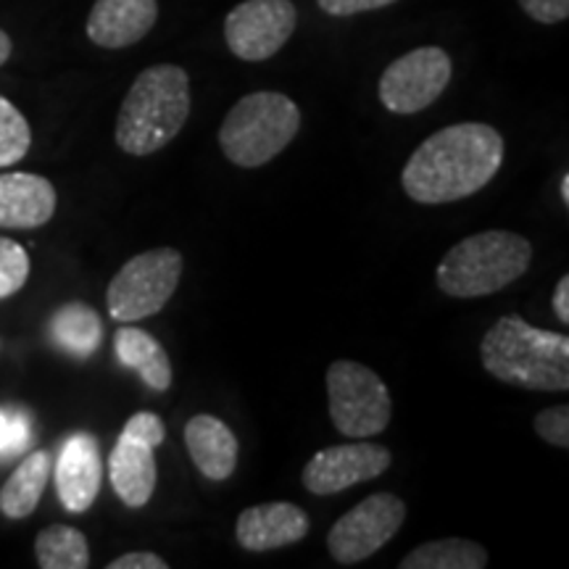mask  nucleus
<instances>
[{"label":"nucleus","instance_id":"obj_1","mask_svg":"<svg viewBox=\"0 0 569 569\" xmlns=\"http://www.w3.org/2000/svg\"><path fill=\"white\" fill-rule=\"evenodd\" d=\"M503 163V138L490 124L461 122L430 134L401 172L403 193L425 206L480 193Z\"/></svg>","mask_w":569,"mask_h":569},{"label":"nucleus","instance_id":"obj_2","mask_svg":"<svg viewBox=\"0 0 569 569\" xmlns=\"http://www.w3.org/2000/svg\"><path fill=\"white\" fill-rule=\"evenodd\" d=\"M480 361L507 386L561 393L569 388V338L507 315L482 336Z\"/></svg>","mask_w":569,"mask_h":569},{"label":"nucleus","instance_id":"obj_3","mask_svg":"<svg viewBox=\"0 0 569 569\" xmlns=\"http://www.w3.org/2000/svg\"><path fill=\"white\" fill-rule=\"evenodd\" d=\"M190 117L188 71L174 63L142 69L127 90L113 138L130 156H151L182 132Z\"/></svg>","mask_w":569,"mask_h":569},{"label":"nucleus","instance_id":"obj_4","mask_svg":"<svg viewBox=\"0 0 569 569\" xmlns=\"http://www.w3.org/2000/svg\"><path fill=\"white\" fill-rule=\"evenodd\" d=\"M532 264V243L509 230H486L459 240L440 259L438 288L451 298H482L509 288Z\"/></svg>","mask_w":569,"mask_h":569},{"label":"nucleus","instance_id":"obj_5","mask_svg":"<svg viewBox=\"0 0 569 569\" xmlns=\"http://www.w3.org/2000/svg\"><path fill=\"white\" fill-rule=\"evenodd\" d=\"M301 130V109L284 92L243 96L219 127V146L234 167L256 169L277 159Z\"/></svg>","mask_w":569,"mask_h":569},{"label":"nucleus","instance_id":"obj_6","mask_svg":"<svg viewBox=\"0 0 569 569\" xmlns=\"http://www.w3.org/2000/svg\"><path fill=\"white\" fill-rule=\"evenodd\" d=\"M182 264V253L169 246L132 256L106 290L109 315L124 325L159 315L180 284Z\"/></svg>","mask_w":569,"mask_h":569},{"label":"nucleus","instance_id":"obj_7","mask_svg":"<svg viewBox=\"0 0 569 569\" xmlns=\"http://www.w3.org/2000/svg\"><path fill=\"white\" fill-rule=\"evenodd\" d=\"M330 419L346 438L380 436L393 417V401L382 377L359 361H332L327 369Z\"/></svg>","mask_w":569,"mask_h":569},{"label":"nucleus","instance_id":"obj_8","mask_svg":"<svg viewBox=\"0 0 569 569\" xmlns=\"http://www.w3.org/2000/svg\"><path fill=\"white\" fill-rule=\"evenodd\" d=\"M167 440V425L153 411H138L127 419L122 436L109 457V478L113 493L124 507L142 509L156 490L153 451Z\"/></svg>","mask_w":569,"mask_h":569},{"label":"nucleus","instance_id":"obj_9","mask_svg":"<svg viewBox=\"0 0 569 569\" xmlns=\"http://www.w3.org/2000/svg\"><path fill=\"white\" fill-rule=\"evenodd\" d=\"M407 522V503L393 493H372L332 525L327 551L338 565H359L390 543Z\"/></svg>","mask_w":569,"mask_h":569},{"label":"nucleus","instance_id":"obj_10","mask_svg":"<svg viewBox=\"0 0 569 569\" xmlns=\"http://www.w3.org/2000/svg\"><path fill=\"white\" fill-rule=\"evenodd\" d=\"M451 74V56L443 48H415L382 71L380 101L390 113H401V117L419 113L443 96Z\"/></svg>","mask_w":569,"mask_h":569},{"label":"nucleus","instance_id":"obj_11","mask_svg":"<svg viewBox=\"0 0 569 569\" xmlns=\"http://www.w3.org/2000/svg\"><path fill=\"white\" fill-rule=\"evenodd\" d=\"M296 24L293 0H243L227 13L224 40L238 59L267 61L284 48Z\"/></svg>","mask_w":569,"mask_h":569},{"label":"nucleus","instance_id":"obj_12","mask_svg":"<svg viewBox=\"0 0 569 569\" xmlns=\"http://www.w3.org/2000/svg\"><path fill=\"white\" fill-rule=\"evenodd\" d=\"M390 451L380 443H369L361 438L359 443L330 446L317 451L303 467V488L315 496H336L340 490L359 486V482L377 480L390 467Z\"/></svg>","mask_w":569,"mask_h":569},{"label":"nucleus","instance_id":"obj_13","mask_svg":"<svg viewBox=\"0 0 569 569\" xmlns=\"http://www.w3.org/2000/svg\"><path fill=\"white\" fill-rule=\"evenodd\" d=\"M103 482L101 446L90 432H74L63 443L56 461V490L63 509L71 515H82L96 503Z\"/></svg>","mask_w":569,"mask_h":569},{"label":"nucleus","instance_id":"obj_14","mask_svg":"<svg viewBox=\"0 0 569 569\" xmlns=\"http://www.w3.org/2000/svg\"><path fill=\"white\" fill-rule=\"evenodd\" d=\"M311 522L301 507L290 501L259 503L246 509L234 522V538L246 551H274L306 538Z\"/></svg>","mask_w":569,"mask_h":569},{"label":"nucleus","instance_id":"obj_15","mask_svg":"<svg viewBox=\"0 0 569 569\" xmlns=\"http://www.w3.org/2000/svg\"><path fill=\"white\" fill-rule=\"evenodd\" d=\"M159 19L156 0H96L88 17V38L98 48H130L153 30Z\"/></svg>","mask_w":569,"mask_h":569},{"label":"nucleus","instance_id":"obj_16","mask_svg":"<svg viewBox=\"0 0 569 569\" xmlns=\"http://www.w3.org/2000/svg\"><path fill=\"white\" fill-rule=\"evenodd\" d=\"M56 188L40 174H0V227L34 230L48 224L56 213Z\"/></svg>","mask_w":569,"mask_h":569},{"label":"nucleus","instance_id":"obj_17","mask_svg":"<svg viewBox=\"0 0 569 569\" xmlns=\"http://www.w3.org/2000/svg\"><path fill=\"white\" fill-rule=\"evenodd\" d=\"M184 446L190 459L206 480L222 482L238 467V438L222 419L213 415H196L184 425Z\"/></svg>","mask_w":569,"mask_h":569},{"label":"nucleus","instance_id":"obj_18","mask_svg":"<svg viewBox=\"0 0 569 569\" xmlns=\"http://www.w3.org/2000/svg\"><path fill=\"white\" fill-rule=\"evenodd\" d=\"M113 351H117V359L127 369L138 372L148 390L163 393V390L172 388V361H169V353L163 351V346L151 332L140 330V327H122L113 338Z\"/></svg>","mask_w":569,"mask_h":569},{"label":"nucleus","instance_id":"obj_19","mask_svg":"<svg viewBox=\"0 0 569 569\" xmlns=\"http://www.w3.org/2000/svg\"><path fill=\"white\" fill-rule=\"evenodd\" d=\"M51 340L74 359H90L101 348L103 322L88 303H63L48 322Z\"/></svg>","mask_w":569,"mask_h":569},{"label":"nucleus","instance_id":"obj_20","mask_svg":"<svg viewBox=\"0 0 569 569\" xmlns=\"http://www.w3.org/2000/svg\"><path fill=\"white\" fill-rule=\"evenodd\" d=\"M51 453L32 451L30 457L13 469V475L6 480L3 490H0V511L11 519L30 517L38 509L48 480H51Z\"/></svg>","mask_w":569,"mask_h":569},{"label":"nucleus","instance_id":"obj_21","mask_svg":"<svg viewBox=\"0 0 569 569\" xmlns=\"http://www.w3.org/2000/svg\"><path fill=\"white\" fill-rule=\"evenodd\" d=\"M488 551L469 538H440L417 546L398 561V569H482Z\"/></svg>","mask_w":569,"mask_h":569},{"label":"nucleus","instance_id":"obj_22","mask_svg":"<svg viewBox=\"0 0 569 569\" xmlns=\"http://www.w3.org/2000/svg\"><path fill=\"white\" fill-rule=\"evenodd\" d=\"M34 557L42 569H84L90 567V546L82 530L51 525L38 532Z\"/></svg>","mask_w":569,"mask_h":569},{"label":"nucleus","instance_id":"obj_23","mask_svg":"<svg viewBox=\"0 0 569 569\" xmlns=\"http://www.w3.org/2000/svg\"><path fill=\"white\" fill-rule=\"evenodd\" d=\"M32 130L27 117L9 98L0 96V169L11 167L30 153Z\"/></svg>","mask_w":569,"mask_h":569},{"label":"nucleus","instance_id":"obj_24","mask_svg":"<svg viewBox=\"0 0 569 569\" xmlns=\"http://www.w3.org/2000/svg\"><path fill=\"white\" fill-rule=\"evenodd\" d=\"M30 277V256L17 240L0 238V298L19 293Z\"/></svg>","mask_w":569,"mask_h":569},{"label":"nucleus","instance_id":"obj_25","mask_svg":"<svg viewBox=\"0 0 569 569\" xmlns=\"http://www.w3.org/2000/svg\"><path fill=\"white\" fill-rule=\"evenodd\" d=\"M32 443V422L24 411L0 409V457H17Z\"/></svg>","mask_w":569,"mask_h":569},{"label":"nucleus","instance_id":"obj_26","mask_svg":"<svg viewBox=\"0 0 569 569\" xmlns=\"http://www.w3.org/2000/svg\"><path fill=\"white\" fill-rule=\"evenodd\" d=\"M538 438L557 448H569V407H551L538 411L532 419Z\"/></svg>","mask_w":569,"mask_h":569},{"label":"nucleus","instance_id":"obj_27","mask_svg":"<svg viewBox=\"0 0 569 569\" xmlns=\"http://www.w3.org/2000/svg\"><path fill=\"white\" fill-rule=\"evenodd\" d=\"M519 6L540 24H559L569 17V0H519Z\"/></svg>","mask_w":569,"mask_h":569},{"label":"nucleus","instance_id":"obj_28","mask_svg":"<svg viewBox=\"0 0 569 569\" xmlns=\"http://www.w3.org/2000/svg\"><path fill=\"white\" fill-rule=\"evenodd\" d=\"M317 3L330 17H353V13L386 9V6H393L396 0H317Z\"/></svg>","mask_w":569,"mask_h":569},{"label":"nucleus","instance_id":"obj_29","mask_svg":"<svg viewBox=\"0 0 569 569\" xmlns=\"http://www.w3.org/2000/svg\"><path fill=\"white\" fill-rule=\"evenodd\" d=\"M109 569H169V565L159 557V553L132 551L109 561Z\"/></svg>","mask_w":569,"mask_h":569},{"label":"nucleus","instance_id":"obj_30","mask_svg":"<svg viewBox=\"0 0 569 569\" xmlns=\"http://www.w3.org/2000/svg\"><path fill=\"white\" fill-rule=\"evenodd\" d=\"M553 315L559 317L561 325L569 322V277L565 274L553 288Z\"/></svg>","mask_w":569,"mask_h":569},{"label":"nucleus","instance_id":"obj_31","mask_svg":"<svg viewBox=\"0 0 569 569\" xmlns=\"http://www.w3.org/2000/svg\"><path fill=\"white\" fill-rule=\"evenodd\" d=\"M11 51H13L11 38L3 30H0V67H3V63L11 59Z\"/></svg>","mask_w":569,"mask_h":569},{"label":"nucleus","instance_id":"obj_32","mask_svg":"<svg viewBox=\"0 0 569 569\" xmlns=\"http://www.w3.org/2000/svg\"><path fill=\"white\" fill-rule=\"evenodd\" d=\"M561 201L569 206V174L561 177Z\"/></svg>","mask_w":569,"mask_h":569}]
</instances>
